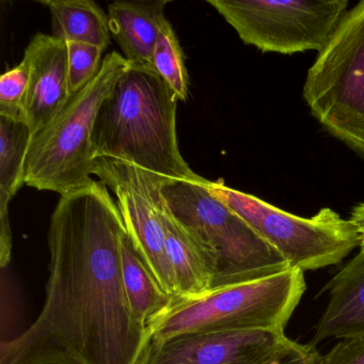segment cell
Here are the masks:
<instances>
[{
	"label": "cell",
	"mask_w": 364,
	"mask_h": 364,
	"mask_svg": "<svg viewBox=\"0 0 364 364\" xmlns=\"http://www.w3.org/2000/svg\"><path fill=\"white\" fill-rule=\"evenodd\" d=\"M124 220L107 185L61 196L48 228L46 301L23 333L0 345V364H138L148 327L125 291Z\"/></svg>",
	"instance_id": "cell-1"
},
{
	"label": "cell",
	"mask_w": 364,
	"mask_h": 364,
	"mask_svg": "<svg viewBox=\"0 0 364 364\" xmlns=\"http://www.w3.org/2000/svg\"><path fill=\"white\" fill-rule=\"evenodd\" d=\"M178 99L150 65L127 68L100 107L92 132L95 159H120L164 184L198 180L181 154Z\"/></svg>",
	"instance_id": "cell-2"
},
{
	"label": "cell",
	"mask_w": 364,
	"mask_h": 364,
	"mask_svg": "<svg viewBox=\"0 0 364 364\" xmlns=\"http://www.w3.org/2000/svg\"><path fill=\"white\" fill-rule=\"evenodd\" d=\"M129 63L118 52L103 59L99 75L72 95L56 118L31 140L25 184L60 196L93 182L95 165L92 132L97 112Z\"/></svg>",
	"instance_id": "cell-3"
},
{
	"label": "cell",
	"mask_w": 364,
	"mask_h": 364,
	"mask_svg": "<svg viewBox=\"0 0 364 364\" xmlns=\"http://www.w3.org/2000/svg\"><path fill=\"white\" fill-rule=\"evenodd\" d=\"M304 291V272L291 268L180 300L149 323V342L193 332L284 330Z\"/></svg>",
	"instance_id": "cell-4"
},
{
	"label": "cell",
	"mask_w": 364,
	"mask_h": 364,
	"mask_svg": "<svg viewBox=\"0 0 364 364\" xmlns=\"http://www.w3.org/2000/svg\"><path fill=\"white\" fill-rule=\"evenodd\" d=\"M206 181L201 176L165 184L163 196L172 214L216 252L219 268L212 291L291 269L276 249L208 191Z\"/></svg>",
	"instance_id": "cell-5"
},
{
	"label": "cell",
	"mask_w": 364,
	"mask_h": 364,
	"mask_svg": "<svg viewBox=\"0 0 364 364\" xmlns=\"http://www.w3.org/2000/svg\"><path fill=\"white\" fill-rule=\"evenodd\" d=\"M302 95L313 117L364 157V0L348 9L317 54Z\"/></svg>",
	"instance_id": "cell-6"
},
{
	"label": "cell",
	"mask_w": 364,
	"mask_h": 364,
	"mask_svg": "<svg viewBox=\"0 0 364 364\" xmlns=\"http://www.w3.org/2000/svg\"><path fill=\"white\" fill-rule=\"evenodd\" d=\"M205 186L294 269L304 272L336 265L359 247V235L353 223L331 208H321L314 216L304 218L227 186L221 178L215 182L208 180Z\"/></svg>",
	"instance_id": "cell-7"
},
{
	"label": "cell",
	"mask_w": 364,
	"mask_h": 364,
	"mask_svg": "<svg viewBox=\"0 0 364 364\" xmlns=\"http://www.w3.org/2000/svg\"><path fill=\"white\" fill-rule=\"evenodd\" d=\"M247 46L263 53H319L344 14L347 0H208Z\"/></svg>",
	"instance_id": "cell-8"
},
{
	"label": "cell",
	"mask_w": 364,
	"mask_h": 364,
	"mask_svg": "<svg viewBox=\"0 0 364 364\" xmlns=\"http://www.w3.org/2000/svg\"><path fill=\"white\" fill-rule=\"evenodd\" d=\"M93 174L117 197L127 235L166 293L180 301L173 270L166 250L161 219L163 181L120 159H95Z\"/></svg>",
	"instance_id": "cell-9"
},
{
	"label": "cell",
	"mask_w": 364,
	"mask_h": 364,
	"mask_svg": "<svg viewBox=\"0 0 364 364\" xmlns=\"http://www.w3.org/2000/svg\"><path fill=\"white\" fill-rule=\"evenodd\" d=\"M285 338L280 329L193 332L149 342L138 364H261Z\"/></svg>",
	"instance_id": "cell-10"
},
{
	"label": "cell",
	"mask_w": 364,
	"mask_h": 364,
	"mask_svg": "<svg viewBox=\"0 0 364 364\" xmlns=\"http://www.w3.org/2000/svg\"><path fill=\"white\" fill-rule=\"evenodd\" d=\"M23 60L29 68L23 112L35 136L56 118L73 95L69 85L67 42L37 33L27 46Z\"/></svg>",
	"instance_id": "cell-11"
},
{
	"label": "cell",
	"mask_w": 364,
	"mask_h": 364,
	"mask_svg": "<svg viewBox=\"0 0 364 364\" xmlns=\"http://www.w3.org/2000/svg\"><path fill=\"white\" fill-rule=\"evenodd\" d=\"M161 219L168 259L173 270L181 300L196 299L210 293L218 274L216 252L199 234L172 214L165 199Z\"/></svg>",
	"instance_id": "cell-12"
},
{
	"label": "cell",
	"mask_w": 364,
	"mask_h": 364,
	"mask_svg": "<svg viewBox=\"0 0 364 364\" xmlns=\"http://www.w3.org/2000/svg\"><path fill=\"white\" fill-rule=\"evenodd\" d=\"M168 0H118L108 5L112 37L131 65L152 67L159 31L167 22Z\"/></svg>",
	"instance_id": "cell-13"
},
{
	"label": "cell",
	"mask_w": 364,
	"mask_h": 364,
	"mask_svg": "<svg viewBox=\"0 0 364 364\" xmlns=\"http://www.w3.org/2000/svg\"><path fill=\"white\" fill-rule=\"evenodd\" d=\"M329 300L315 326L312 345L364 334V255L358 253L328 283Z\"/></svg>",
	"instance_id": "cell-14"
},
{
	"label": "cell",
	"mask_w": 364,
	"mask_h": 364,
	"mask_svg": "<svg viewBox=\"0 0 364 364\" xmlns=\"http://www.w3.org/2000/svg\"><path fill=\"white\" fill-rule=\"evenodd\" d=\"M52 16L53 35L65 42L90 44L105 50L109 46L108 14L92 0H40Z\"/></svg>",
	"instance_id": "cell-15"
},
{
	"label": "cell",
	"mask_w": 364,
	"mask_h": 364,
	"mask_svg": "<svg viewBox=\"0 0 364 364\" xmlns=\"http://www.w3.org/2000/svg\"><path fill=\"white\" fill-rule=\"evenodd\" d=\"M121 259L123 283L129 306L139 321L148 327L149 323L161 316L178 300L164 291L127 234L121 244Z\"/></svg>",
	"instance_id": "cell-16"
},
{
	"label": "cell",
	"mask_w": 364,
	"mask_h": 364,
	"mask_svg": "<svg viewBox=\"0 0 364 364\" xmlns=\"http://www.w3.org/2000/svg\"><path fill=\"white\" fill-rule=\"evenodd\" d=\"M33 133L24 119L0 116V218L9 217V203L25 184L27 154Z\"/></svg>",
	"instance_id": "cell-17"
},
{
	"label": "cell",
	"mask_w": 364,
	"mask_h": 364,
	"mask_svg": "<svg viewBox=\"0 0 364 364\" xmlns=\"http://www.w3.org/2000/svg\"><path fill=\"white\" fill-rule=\"evenodd\" d=\"M152 68L176 93L178 101H186L189 88L188 72L185 67L180 42L169 21L159 31L153 53Z\"/></svg>",
	"instance_id": "cell-18"
},
{
	"label": "cell",
	"mask_w": 364,
	"mask_h": 364,
	"mask_svg": "<svg viewBox=\"0 0 364 364\" xmlns=\"http://www.w3.org/2000/svg\"><path fill=\"white\" fill-rule=\"evenodd\" d=\"M69 85L72 95L86 88L101 71L104 50L90 44L68 42Z\"/></svg>",
	"instance_id": "cell-19"
},
{
	"label": "cell",
	"mask_w": 364,
	"mask_h": 364,
	"mask_svg": "<svg viewBox=\"0 0 364 364\" xmlns=\"http://www.w3.org/2000/svg\"><path fill=\"white\" fill-rule=\"evenodd\" d=\"M29 80L26 61L6 72L0 77V116L24 119L23 103ZM25 120V119H24Z\"/></svg>",
	"instance_id": "cell-20"
},
{
	"label": "cell",
	"mask_w": 364,
	"mask_h": 364,
	"mask_svg": "<svg viewBox=\"0 0 364 364\" xmlns=\"http://www.w3.org/2000/svg\"><path fill=\"white\" fill-rule=\"evenodd\" d=\"M321 355L312 344L287 338L261 364H321Z\"/></svg>",
	"instance_id": "cell-21"
},
{
	"label": "cell",
	"mask_w": 364,
	"mask_h": 364,
	"mask_svg": "<svg viewBox=\"0 0 364 364\" xmlns=\"http://www.w3.org/2000/svg\"><path fill=\"white\" fill-rule=\"evenodd\" d=\"M321 364H364V334L340 340L321 355Z\"/></svg>",
	"instance_id": "cell-22"
},
{
	"label": "cell",
	"mask_w": 364,
	"mask_h": 364,
	"mask_svg": "<svg viewBox=\"0 0 364 364\" xmlns=\"http://www.w3.org/2000/svg\"><path fill=\"white\" fill-rule=\"evenodd\" d=\"M349 221L359 235V253L364 255V203L358 204L353 208Z\"/></svg>",
	"instance_id": "cell-23"
}]
</instances>
